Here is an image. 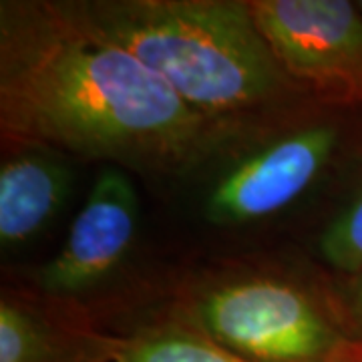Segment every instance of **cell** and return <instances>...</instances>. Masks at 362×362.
Instances as JSON below:
<instances>
[{
    "label": "cell",
    "instance_id": "6da1fadb",
    "mask_svg": "<svg viewBox=\"0 0 362 362\" xmlns=\"http://www.w3.org/2000/svg\"><path fill=\"white\" fill-rule=\"evenodd\" d=\"M0 30L4 129L141 168H171L202 149L207 115L61 4L2 8Z\"/></svg>",
    "mask_w": 362,
    "mask_h": 362
},
{
    "label": "cell",
    "instance_id": "7a4b0ae2",
    "mask_svg": "<svg viewBox=\"0 0 362 362\" xmlns=\"http://www.w3.org/2000/svg\"><path fill=\"white\" fill-rule=\"evenodd\" d=\"M78 25L129 51L204 115L270 97L280 66L247 2L107 0L61 4Z\"/></svg>",
    "mask_w": 362,
    "mask_h": 362
},
{
    "label": "cell",
    "instance_id": "3957f363",
    "mask_svg": "<svg viewBox=\"0 0 362 362\" xmlns=\"http://www.w3.org/2000/svg\"><path fill=\"white\" fill-rule=\"evenodd\" d=\"M199 320L207 338L254 362H328L346 340L304 294L270 280L214 290Z\"/></svg>",
    "mask_w": 362,
    "mask_h": 362
},
{
    "label": "cell",
    "instance_id": "277c9868",
    "mask_svg": "<svg viewBox=\"0 0 362 362\" xmlns=\"http://www.w3.org/2000/svg\"><path fill=\"white\" fill-rule=\"evenodd\" d=\"M254 21L276 61L296 75L338 81L362 97V13L344 0H256Z\"/></svg>",
    "mask_w": 362,
    "mask_h": 362
},
{
    "label": "cell",
    "instance_id": "5b68a950",
    "mask_svg": "<svg viewBox=\"0 0 362 362\" xmlns=\"http://www.w3.org/2000/svg\"><path fill=\"white\" fill-rule=\"evenodd\" d=\"M139 199L119 168L103 169L73 221L61 252L40 270L39 286L75 294L99 284L129 252L137 232Z\"/></svg>",
    "mask_w": 362,
    "mask_h": 362
},
{
    "label": "cell",
    "instance_id": "8992f818",
    "mask_svg": "<svg viewBox=\"0 0 362 362\" xmlns=\"http://www.w3.org/2000/svg\"><path fill=\"white\" fill-rule=\"evenodd\" d=\"M334 127L300 131L262 149L223 175L207 199L216 223H246L268 218L292 204L334 153Z\"/></svg>",
    "mask_w": 362,
    "mask_h": 362
},
{
    "label": "cell",
    "instance_id": "52a82bcc",
    "mask_svg": "<svg viewBox=\"0 0 362 362\" xmlns=\"http://www.w3.org/2000/svg\"><path fill=\"white\" fill-rule=\"evenodd\" d=\"M69 171L54 157L21 151L0 168V244L14 250L39 235L65 204Z\"/></svg>",
    "mask_w": 362,
    "mask_h": 362
},
{
    "label": "cell",
    "instance_id": "ba28073f",
    "mask_svg": "<svg viewBox=\"0 0 362 362\" xmlns=\"http://www.w3.org/2000/svg\"><path fill=\"white\" fill-rule=\"evenodd\" d=\"M113 362H254L187 332H157L125 340L113 350Z\"/></svg>",
    "mask_w": 362,
    "mask_h": 362
},
{
    "label": "cell",
    "instance_id": "9c48e42d",
    "mask_svg": "<svg viewBox=\"0 0 362 362\" xmlns=\"http://www.w3.org/2000/svg\"><path fill=\"white\" fill-rule=\"evenodd\" d=\"M320 252L332 268L362 274V189L324 230Z\"/></svg>",
    "mask_w": 362,
    "mask_h": 362
},
{
    "label": "cell",
    "instance_id": "30bf717a",
    "mask_svg": "<svg viewBox=\"0 0 362 362\" xmlns=\"http://www.w3.org/2000/svg\"><path fill=\"white\" fill-rule=\"evenodd\" d=\"M51 344L45 330L26 312L0 302V362H49Z\"/></svg>",
    "mask_w": 362,
    "mask_h": 362
},
{
    "label": "cell",
    "instance_id": "8fae6325",
    "mask_svg": "<svg viewBox=\"0 0 362 362\" xmlns=\"http://www.w3.org/2000/svg\"><path fill=\"white\" fill-rule=\"evenodd\" d=\"M328 362H362V338H346Z\"/></svg>",
    "mask_w": 362,
    "mask_h": 362
},
{
    "label": "cell",
    "instance_id": "7c38bea8",
    "mask_svg": "<svg viewBox=\"0 0 362 362\" xmlns=\"http://www.w3.org/2000/svg\"><path fill=\"white\" fill-rule=\"evenodd\" d=\"M356 278H358V282L354 284L352 296H350V310H352V316H354L356 324L362 328V274H358Z\"/></svg>",
    "mask_w": 362,
    "mask_h": 362
},
{
    "label": "cell",
    "instance_id": "4fadbf2b",
    "mask_svg": "<svg viewBox=\"0 0 362 362\" xmlns=\"http://www.w3.org/2000/svg\"><path fill=\"white\" fill-rule=\"evenodd\" d=\"M356 6H358V11L362 13V0H361V2H356Z\"/></svg>",
    "mask_w": 362,
    "mask_h": 362
}]
</instances>
